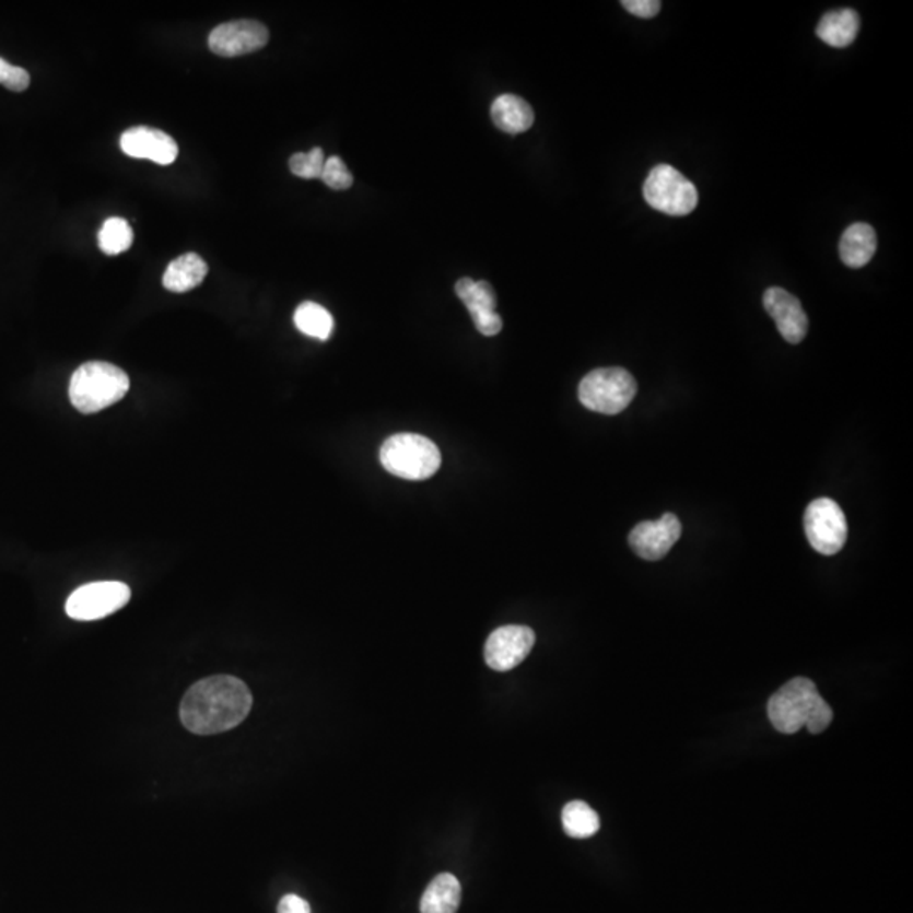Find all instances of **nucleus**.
<instances>
[{"mask_svg":"<svg viewBox=\"0 0 913 913\" xmlns=\"http://www.w3.org/2000/svg\"><path fill=\"white\" fill-rule=\"evenodd\" d=\"M253 707L249 687L232 675H213L185 693L179 719L194 735H221L239 726Z\"/></svg>","mask_w":913,"mask_h":913,"instance_id":"1","label":"nucleus"},{"mask_svg":"<svg viewBox=\"0 0 913 913\" xmlns=\"http://www.w3.org/2000/svg\"><path fill=\"white\" fill-rule=\"evenodd\" d=\"M832 717L831 705L806 677L785 683L769 701L770 723L783 735H795L801 727H807L810 735H820L831 726Z\"/></svg>","mask_w":913,"mask_h":913,"instance_id":"2","label":"nucleus"},{"mask_svg":"<svg viewBox=\"0 0 913 913\" xmlns=\"http://www.w3.org/2000/svg\"><path fill=\"white\" fill-rule=\"evenodd\" d=\"M131 388V379L110 362L80 365L70 381V401L80 413L92 414L113 407Z\"/></svg>","mask_w":913,"mask_h":913,"instance_id":"3","label":"nucleus"},{"mask_svg":"<svg viewBox=\"0 0 913 913\" xmlns=\"http://www.w3.org/2000/svg\"><path fill=\"white\" fill-rule=\"evenodd\" d=\"M381 464L396 478L425 481L441 469L442 455L430 438L417 433L389 436L381 447Z\"/></svg>","mask_w":913,"mask_h":913,"instance_id":"4","label":"nucleus"},{"mask_svg":"<svg viewBox=\"0 0 913 913\" xmlns=\"http://www.w3.org/2000/svg\"><path fill=\"white\" fill-rule=\"evenodd\" d=\"M636 393V381L621 367L593 371L578 386L581 403L602 414H618L627 410Z\"/></svg>","mask_w":913,"mask_h":913,"instance_id":"5","label":"nucleus"},{"mask_svg":"<svg viewBox=\"0 0 913 913\" xmlns=\"http://www.w3.org/2000/svg\"><path fill=\"white\" fill-rule=\"evenodd\" d=\"M643 195L652 209L674 216L689 215L699 203L695 185L670 164H658L649 172Z\"/></svg>","mask_w":913,"mask_h":913,"instance_id":"6","label":"nucleus"},{"mask_svg":"<svg viewBox=\"0 0 913 913\" xmlns=\"http://www.w3.org/2000/svg\"><path fill=\"white\" fill-rule=\"evenodd\" d=\"M804 528L810 547L822 555H835L846 545V516L841 506L829 498H820L807 506Z\"/></svg>","mask_w":913,"mask_h":913,"instance_id":"7","label":"nucleus"},{"mask_svg":"<svg viewBox=\"0 0 913 913\" xmlns=\"http://www.w3.org/2000/svg\"><path fill=\"white\" fill-rule=\"evenodd\" d=\"M129 600L131 589L122 582H92L73 590L65 609L75 621H97L119 611Z\"/></svg>","mask_w":913,"mask_h":913,"instance_id":"8","label":"nucleus"},{"mask_svg":"<svg viewBox=\"0 0 913 913\" xmlns=\"http://www.w3.org/2000/svg\"><path fill=\"white\" fill-rule=\"evenodd\" d=\"M534 645L535 633L531 628L518 624L498 628L485 642V664L496 671L513 670L525 662Z\"/></svg>","mask_w":913,"mask_h":913,"instance_id":"9","label":"nucleus"},{"mask_svg":"<svg viewBox=\"0 0 913 913\" xmlns=\"http://www.w3.org/2000/svg\"><path fill=\"white\" fill-rule=\"evenodd\" d=\"M268 42V27L258 21L247 20L221 24L209 36L210 49L224 58L243 57L259 51Z\"/></svg>","mask_w":913,"mask_h":913,"instance_id":"10","label":"nucleus"},{"mask_svg":"<svg viewBox=\"0 0 913 913\" xmlns=\"http://www.w3.org/2000/svg\"><path fill=\"white\" fill-rule=\"evenodd\" d=\"M455 293L463 300L466 308L469 309L473 325L479 333L485 337H494L503 330V320L496 312V291L488 281H473L470 278H463L455 284Z\"/></svg>","mask_w":913,"mask_h":913,"instance_id":"11","label":"nucleus"},{"mask_svg":"<svg viewBox=\"0 0 913 913\" xmlns=\"http://www.w3.org/2000/svg\"><path fill=\"white\" fill-rule=\"evenodd\" d=\"M680 535V519L667 513L658 522H643L634 526L630 534V545L637 557L655 562L670 552L671 547L679 541Z\"/></svg>","mask_w":913,"mask_h":913,"instance_id":"12","label":"nucleus"},{"mask_svg":"<svg viewBox=\"0 0 913 913\" xmlns=\"http://www.w3.org/2000/svg\"><path fill=\"white\" fill-rule=\"evenodd\" d=\"M120 150L136 160H151L161 166L175 163L178 144L172 136L153 127H132L120 136Z\"/></svg>","mask_w":913,"mask_h":913,"instance_id":"13","label":"nucleus"},{"mask_svg":"<svg viewBox=\"0 0 913 913\" xmlns=\"http://www.w3.org/2000/svg\"><path fill=\"white\" fill-rule=\"evenodd\" d=\"M764 309L775 320L780 336L788 343H800L809 332V317L801 303L783 288H770L763 295Z\"/></svg>","mask_w":913,"mask_h":913,"instance_id":"14","label":"nucleus"},{"mask_svg":"<svg viewBox=\"0 0 913 913\" xmlns=\"http://www.w3.org/2000/svg\"><path fill=\"white\" fill-rule=\"evenodd\" d=\"M492 122L507 134H522L534 126V108L518 95L504 94L492 102Z\"/></svg>","mask_w":913,"mask_h":913,"instance_id":"15","label":"nucleus"},{"mask_svg":"<svg viewBox=\"0 0 913 913\" xmlns=\"http://www.w3.org/2000/svg\"><path fill=\"white\" fill-rule=\"evenodd\" d=\"M876 246H878V237H876L875 229L857 222L844 231L839 243V254L844 265L850 268H863L871 261Z\"/></svg>","mask_w":913,"mask_h":913,"instance_id":"16","label":"nucleus"},{"mask_svg":"<svg viewBox=\"0 0 913 913\" xmlns=\"http://www.w3.org/2000/svg\"><path fill=\"white\" fill-rule=\"evenodd\" d=\"M207 272L209 266L197 253L183 254L164 271L163 286L173 293H187L203 283Z\"/></svg>","mask_w":913,"mask_h":913,"instance_id":"17","label":"nucleus"},{"mask_svg":"<svg viewBox=\"0 0 913 913\" xmlns=\"http://www.w3.org/2000/svg\"><path fill=\"white\" fill-rule=\"evenodd\" d=\"M859 15L853 9H839L822 15L817 36L832 48H847L859 33Z\"/></svg>","mask_w":913,"mask_h":913,"instance_id":"18","label":"nucleus"},{"mask_svg":"<svg viewBox=\"0 0 913 913\" xmlns=\"http://www.w3.org/2000/svg\"><path fill=\"white\" fill-rule=\"evenodd\" d=\"M463 899V887L450 873L433 878L422 899V913H457Z\"/></svg>","mask_w":913,"mask_h":913,"instance_id":"19","label":"nucleus"},{"mask_svg":"<svg viewBox=\"0 0 913 913\" xmlns=\"http://www.w3.org/2000/svg\"><path fill=\"white\" fill-rule=\"evenodd\" d=\"M296 328L305 336L318 340L330 339L333 332V317L327 308L314 302H305L296 308Z\"/></svg>","mask_w":913,"mask_h":913,"instance_id":"20","label":"nucleus"},{"mask_svg":"<svg viewBox=\"0 0 913 913\" xmlns=\"http://www.w3.org/2000/svg\"><path fill=\"white\" fill-rule=\"evenodd\" d=\"M563 831L574 839H587L597 834L600 828L599 816L586 801L574 800L562 810Z\"/></svg>","mask_w":913,"mask_h":913,"instance_id":"21","label":"nucleus"},{"mask_svg":"<svg viewBox=\"0 0 913 913\" xmlns=\"http://www.w3.org/2000/svg\"><path fill=\"white\" fill-rule=\"evenodd\" d=\"M132 241H134V232H132L131 224L120 216L107 219L98 232V247L107 256L126 253L132 246Z\"/></svg>","mask_w":913,"mask_h":913,"instance_id":"22","label":"nucleus"},{"mask_svg":"<svg viewBox=\"0 0 913 913\" xmlns=\"http://www.w3.org/2000/svg\"><path fill=\"white\" fill-rule=\"evenodd\" d=\"M324 150L321 148H314L308 153H296L290 157V169L293 175L299 178L315 179L320 178L325 166Z\"/></svg>","mask_w":913,"mask_h":913,"instance_id":"23","label":"nucleus"},{"mask_svg":"<svg viewBox=\"0 0 913 913\" xmlns=\"http://www.w3.org/2000/svg\"><path fill=\"white\" fill-rule=\"evenodd\" d=\"M320 179L328 188H332V190H347L354 183L351 172H349L346 163L339 156H330L328 160H325Z\"/></svg>","mask_w":913,"mask_h":913,"instance_id":"24","label":"nucleus"},{"mask_svg":"<svg viewBox=\"0 0 913 913\" xmlns=\"http://www.w3.org/2000/svg\"><path fill=\"white\" fill-rule=\"evenodd\" d=\"M31 77L27 70L14 65L8 63L4 58H0V85L12 92H24L30 86Z\"/></svg>","mask_w":913,"mask_h":913,"instance_id":"25","label":"nucleus"},{"mask_svg":"<svg viewBox=\"0 0 913 913\" xmlns=\"http://www.w3.org/2000/svg\"><path fill=\"white\" fill-rule=\"evenodd\" d=\"M623 8L636 17L652 20L660 12L662 4L658 0H624Z\"/></svg>","mask_w":913,"mask_h":913,"instance_id":"26","label":"nucleus"},{"mask_svg":"<svg viewBox=\"0 0 913 913\" xmlns=\"http://www.w3.org/2000/svg\"><path fill=\"white\" fill-rule=\"evenodd\" d=\"M278 913H312V909L299 894H286L278 905Z\"/></svg>","mask_w":913,"mask_h":913,"instance_id":"27","label":"nucleus"}]
</instances>
